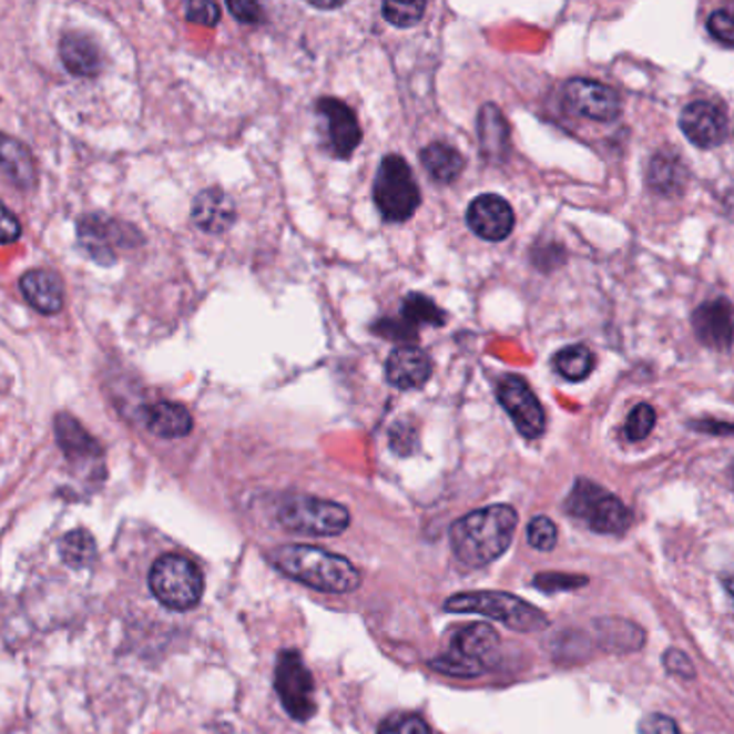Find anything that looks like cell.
Segmentation results:
<instances>
[{"label":"cell","mask_w":734,"mask_h":734,"mask_svg":"<svg viewBox=\"0 0 734 734\" xmlns=\"http://www.w3.org/2000/svg\"><path fill=\"white\" fill-rule=\"evenodd\" d=\"M519 514L509 504H493L457 519L450 528V546L466 567H485L498 560L513 543Z\"/></svg>","instance_id":"1"},{"label":"cell","mask_w":734,"mask_h":734,"mask_svg":"<svg viewBox=\"0 0 734 734\" xmlns=\"http://www.w3.org/2000/svg\"><path fill=\"white\" fill-rule=\"evenodd\" d=\"M269 562L295 582L322 592H354L363 584L358 569L338 553L313 546H283L267 553Z\"/></svg>","instance_id":"2"},{"label":"cell","mask_w":734,"mask_h":734,"mask_svg":"<svg viewBox=\"0 0 734 734\" xmlns=\"http://www.w3.org/2000/svg\"><path fill=\"white\" fill-rule=\"evenodd\" d=\"M500 635L489 624H468L452 633L450 646L440 657L429 661V665L448 676L475 679L491 670L498 660Z\"/></svg>","instance_id":"3"},{"label":"cell","mask_w":734,"mask_h":734,"mask_svg":"<svg viewBox=\"0 0 734 734\" xmlns=\"http://www.w3.org/2000/svg\"><path fill=\"white\" fill-rule=\"evenodd\" d=\"M444 610L455 614H480L523 633L539 631L550 624L548 616L537 605L509 592H459L444 601Z\"/></svg>","instance_id":"4"},{"label":"cell","mask_w":734,"mask_h":734,"mask_svg":"<svg viewBox=\"0 0 734 734\" xmlns=\"http://www.w3.org/2000/svg\"><path fill=\"white\" fill-rule=\"evenodd\" d=\"M149 588L164 608L187 612L198 605L205 580L194 560L177 553H164L149 571Z\"/></svg>","instance_id":"5"},{"label":"cell","mask_w":734,"mask_h":734,"mask_svg":"<svg viewBox=\"0 0 734 734\" xmlns=\"http://www.w3.org/2000/svg\"><path fill=\"white\" fill-rule=\"evenodd\" d=\"M276 521L304 537H338L349 528L351 514L332 500L313 496H287L276 507Z\"/></svg>","instance_id":"6"},{"label":"cell","mask_w":734,"mask_h":734,"mask_svg":"<svg viewBox=\"0 0 734 734\" xmlns=\"http://www.w3.org/2000/svg\"><path fill=\"white\" fill-rule=\"evenodd\" d=\"M373 201L384 221L405 222L416 214L420 190L401 155L390 153L381 160L373 184Z\"/></svg>","instance_id":"7"},{"label":"cell","mask_w":734,"mask_h":734,"mask_svg":"<svg viewBox=\"0 0 734 734\" xmlns=\"http://www.w3.org/2000/svg\"><path fill=\"white\" fill-rule=\"evenodd\" d=\"M567 511L584 519L599 534H623L631 523V513L623 502L587 478H580L573 485V491L567 498Z\"/></svg>","instance_id":"8"},{"label":"cell","mask_w":734,"mask_h":734,"mask_svg":"<svg viewBox=\"0 0 734 734\" xmlns=\"http://www.w3.org/2000/svg\"><path fill=\"white\" fill-rule=\"evenodd\" d=\"M78 239L86 255L102 265H112L121 251L143 244L141 231L128 222L114 221L106 214L82 216L78 221Z\"/></svg>","instance_id":"9"},{"label":"cell","mask_w":734,"mask_h":734,"mask_svg":"<svg viewBox=\"0 0 734 734\" xmlns=\"http://www.w3.org/2000/svg\"><path fill=\"white\" fill-rule=\"evenodd\" d=\"M274 687L281 696L285 711L297 720L306 722L315 715V681L310 670L297 651H283L274 667Z\"/></svg>","instance_id":"10"},{"label":"cell","mask_w":734,"mask_h":734,"mask_svg":"<svg viewBox=\"0 0 734 734\" xmlns=\"http://www.w3.org/2000/svg\"><path fill=\"white\" fill-rule=\"evenodd\" d=\"M498 401L507 409L517 431L528 438L537 440L546 431V409L532 388L517 375H509L498 384Z\"/></svg>","instance_id":"11"},{"label":"cell","mask_w":734,"mask_h":734,"mask_svg":"<svg viewBox=\"0 0 734 734\" xmlns=\"http://www.w3.org/2000/svg\"><path fill=\"white\" fill-rule=\"evenodd\" d=\"M564 104L580 116H587L590 121L608 123L614 121L621 114V98L619 93L597 80L588 78H573L564 84L562 91Z\"/></svg>","instance_id":"12"},{"label":"cell","mask_w":734,"mask_h":734,"mask_svg":"<svg viewBox=\"0 0 734 734\" xmlns=\"http://www.w3.org/2000/svg\"><path fill=\"white\" fill-rule=\"evenodd\" d=\"M681 130L692 145L700 149L720 147L731 134L728 116L713 102H692L681 112Z\"/></svg>","instance_id":"13"},{"label":"cell","mask_w":734,"mask_h":734,"mask_svg":"<svg viewBox=\"0 0 734 734\" xmlns=\"http://www.w3.org/2000/svg\"><path fill=\"white\" fill-rule=\"evenodd\" d=\"M694 332L702 345L728 351L734 343V304L726 297L708 299L700 304L692 317Z\"/></svg>","instance_id":"14"},{"label":"cell","mask_w":734,"mask_h":734,"mask_svg":"<svg viewBox=\"0 0 734 734\" xmlns=\"http://www.w3.org/2000/svg\"><path fill=\"white\" fill-rule=\"evenodd\" d=\"M468 226L485 242H502L513 233L514 214L498 194H480L468 207Z\"/></svg>","instance_id":"15"},{"label":"cell","mask_w":734,"mask_h":734,"mask_svg":"<svg viewBox=\"0 0 734 734\" xmlns=\"http://www.w3.org/2000/svg\"><path fill=\"white\" fill-rule=\"evenodd\" d=\"M317 112L324 116L328 125L332 153L340 160L351 157V153L363 143V130L356 119V112L336 98L319 100Z\"/></svg>","instance_id":"16"},{"label":"cell","mask_w":734,"mask_h":734,"mask_svg":"<svg viewBox=\"0 0 734 734\" xmlns=\"http://www.w3.org/2000/svg\"><path fill=\"white\" fill-rule=\"evenodd\" d=\"M434 373V363L416 345L397 347L386 363V379L397 390H416L422 388Z\"/></svg>","instance_id":"17"},{"label":"cell","mask_w":734,"mask_h":734,"mask_svg":"<svg viewBox=\"0 0 734 734\" xmlns=\"http://www.w3.org/2000/svg\"><path fill=\"white\" fill-rule=\"evenodd\" d=\"M237 221L233 198L218 187H207L196 194L192 203V222L196 228L210 235H221Z\"/></svg>","instance_id":"18"},{"label":"cell","mask_w":734,"mask_h":734,"mask_svg":"<svg viewBox=\"0 0 734 734\" xmlns=\"http://www.w3.org/2000/svg\"><path fill=\"white\" fill-rule=\"evenodd\" d=\"M20 292L24 299L41 313L57 315L65 304V289L59 274L50 269H31L20 278Z\"/></svg>","instance_id":"19"},{"label":"cell","mask_w":734,"mask_h":734,"mask_svg":"<svg viewBox=\"0 0 734 734\" xmlns=\"http://www.w3.org/2000/svg\"><path fill=\"white\" fill-rule=\"evenodd\" d=\"M54 429H57L59 446L63 448L65 457L74 466H89V463L102 461L100 444L84 431V427L75 420L74 416H70L65 411L59 414L54 420Z\"/></svg>","instance_id":"20"},{"label":"cell","mask_w":734,"mask_h":734,"mask_svg":"<svg viewBox=\"0 0 734 734\" xmlns=\"http://www.w3.org/2000/svg\"><path fill=\"white\" fill-rule=\"evenodd\" d=\"M143 418L149 431L164 440H177L192 434L194 420L192 414L182 404L157 401L143 409Z\"/></svg>","instance_id":"21"},{"label":"cell","mask_w":734,"mask_h":734,"mask_svg":"<svg viewBox=\"0 0 734 734\" xmlns=\"http://www.w3.org/2000/svg\"><path fill=\"white\" fill-rule=\"evenodd\" d=\"M509 125L504 114L493 104H485L478 112V141L480 151L491 162H504L511 149Z\"/></svg>","instance_id":"22"},{"label":"cell","mask_w":734,"mask_h":734,"mask_svg":"<svg viewBox=\"0 0 734 734\" xmlns=\"http://www.w3.org/2000/svg\"><path fill=\"white\" fill-rule=\"evenodd\" d=\"M690 180V171L685 162L674 153H655L649 171H646V184L663 196L681 194L683 187Z\"/></svg>","instance_id":"23"},{"label":"cell","mask_w":734,"mask_h":734,"mask_svg":"<svg viewBox=\"0 0 734 734\" xmlns=\"http://www.w3.org/2000/svg\"><path fill=\"white\" fill-rule=\"evenodd\" d=\"M61 61L74 75H95L102 68V54L93 39L84 33H68L61 39Z\"/></svg>","instance_id":"24"},{"label":"cell","mask_w":734,"mask_h":734,"mask_svg":"<svg viewBox=\"0 0 734 734\" xmlns=\"http://www.w3.org/2000/svg\"><path fill=\"white\" fill-rule=\"evenodd\" d=\"M420 162L425 171L438 184H452L463 173V155L448 143H431L420 151Z\"/></svg>","instance_id":"25"},{"label":"cell","mask_w":734,"mask_h":734,"mask_svg":"<svg viewBox=\"0 0 734 734\" xmlns=\"http://www.w3.org/2000/svg\"><path fill=\"white\" fill-rule=\"evenodd\" d=\"M2 173L20 190H31L35 184V164L31 151L11 136L2 139Z\"/></svg>","instance_id":"26"},{"label":"cell","mask_w":734,"mask_h":734,"mask_svg":"<svg viewBox=\"0 0 734 734\" xmlns=\"http://www.w3.org/2000/svg\"><path fill=\"white\" fill-rule=\"evenodd\" d=\"M401 319L416 330L420 326L441 328L446 324V315L440 306L431 297L422 294H409L405 297L401 304Z\"/></svg>","instance_id":"27"},{"label":"cell","mask_w":734,"mask_h":734,"mask_svg":"<svg viewBox=\"0 0 734 734\" xmlns=\"http://www.w3.org/2000/svg\"><path fill=\"white\" fill-rule=\"evenodd\" d=\"M553 368L569 381H582L594 368V356L584 345H571L553 356Z\"/></svg>","instance_id":"28"},{"label":"cell","mask_w":734,"mask_h":734,"mask_svg":"<svg viewBox=\"0 0 734 734\" xmlns=\"http://www.w3.org/2000/svg\"><path fill=\"white\" fill-rule=\"evenodd\" d=\"M657 422V414L653 409V405L640 404L635 405L624 422V436L629 441H642L649 438V434L655 429Z\"/></svg>","instance_id":"29"},{"label":"cell","mask_w":734,"mask_h":734,"mask_svg":"<svg viewBox=\"0 0 734 734\" xmlns=\"http://www.w3.org/2000/svg\"><path fill=\"white\" fill-rule=\"evenodd\" d=\"M427 4L425 2H384V18L399 29H409L420 22Z\"/></svg>","instance_id":"30"},{"label":"cell","mask_w":734,"mask_h":734,"mask_svg":"<svg viewBox=\"0 0 734 734\" xmlns=\"http://www.w3.org/2000/svg\"><path fill=\"white\" fill-rule=\"evenodd\" d=\"M93 551H95L93 539L82 530L68 534L61 543V553H63L65 562L72 567H84L91 560Z\"/></svg>","instance_id":"31"},{"label":"cell","mask_w":734,"mask_h":734,"mask_svg":"<svg viewBox=\"0 0 734 734\" xmlns=\"http://www.w3.org/2000/svg\"><path fill=\"white\" fill-rule=\"evenodd\" d=\"M377 734H431V728L427 726V722L418 715L411 713H395L390 717H386Z\"/></svg>","instance_id":"32"},{"label":"cell","mask_w":734,"mask_h":734,"mask_svg":"<svg viewBox=\"0 0 734 734\" xmlns=\"http://www.w3.org/2000/svg\"><path fill=\"white\" fill-rule=\"evenodd\" d=\"M528 543L539 551H550L558 543V528L550 517H534L528 523Z\"/></svg>","instance_id":"33"},{"label":"cell","mask_w":734,"mask_h":734,"mask_svg":"<svg viewBox=\"0 0 734 734\" xmlns=\"http://www.w3.org/2000/svg\"><path fill=\"white\" fill-rule=\"evenodd\" d=\"M706 29L711 33V38L717 39L724 45L734 48V13L728 9H717L711 13Z\"/></svg>","instance_id":"34"},{"label":"cell","mask_w":734,"mask_h":734,"mask_svg":"<svg viewBox=\"0 0 734 734\" xmlns=\"http://www.w3.org/2000/svg\"><path fill=\"white\" fill-rule=\"evenodd\" d=\"M375 332L381 334L384 338L393 340V343H404V345H414V340L418 338V330L411 328L409 324H405L404 319H381L375 324Z\"/></svg>","instance_id":"35"},{"label":"cell","mask_w":734,"mask_h":734,"mask_svg":"<svg viewBox=\"0 0 734 734\" xmlns=\"http://www.w3.org/2000/svg\"><path fill=\"white\" fill-rule=\"evenodd\" d=\"M588 580L584 575H567V573H541L534 580V587L546 592H558V590H575L587 587Z\"/></svg>","instance_id":"36"},{"label":"cell","mask_w":734,"mask_h":734,"mask_svg":"<svg viewBox=\"0 0 734 734\" xmlns=\"http://www.w3.org/2000/svg\"><path fill=\"white\" fill-rule=\"evenodd\" d=\"M185 20L201 27H216L221 22V7L216 2H190L185 7Z\"/></svg>","instance_id":"37"},{"label":"cell","mask_w":734,"mask_h":734,"mask_svg":"<svg viewBox=\"0 0 734 734\" xmlns=\"http://www.w3.org/2000/svg\"><path fill=\"white\" fill-rule=\"evenodd\" d=\"M226 7L235 16V20H239V22H246V24L265 22V11L257 2L242 0V2H226Z\"/></svg>","instance_id":"38"},{"label":"cell","mask_w":734,"mask_h":734,"mask_svg":"<svg viewBox=\"0 0 734 734\" xmlns=\"http://www.w3.org/2000/svg\"><path fill=\"white\" fill-rule=\"evenodd\" d=\"M663 665L676 674V676H683V679H694L696 676V670H694V663L690 661V657L676 649H670L665 651L663 655Z\"/></svg>","instance_id":"39"},{"label":"cell","mask_w":734,"mask_h":734,"mask_svg":"<svg viewBox=\"0 0 734 734\" xmlns=\"http://www.w3.org/2000/svg\"><path fill=\"white\" fill-rule=\"evenodd\" d=\"M640 734H683L676 722L667 715L653 713L640 722Z\"/></svg>","instance_id":"40"},{"label":"cell","mask_w":734,"mask_h":734,"mask_svg":"<svg viewBox=\"0 0 734 734\" xmlns=\"http://www.w3.org/2000/svg\"><path fill=\"white\" fill-rule=\"evenodd\" d=\"M20 235H22L20 221L11 214L9 207H2V242L13 244V242L20 239Z\"/></svg>","instance_id":"41"},{"label":"cell","mask_w":734,"mask_h":734,"mask_svg":"<svg viewBox=\"0 0 734 734\" xmlns=\"http://www.w3.org/2000/svg\"><path fill=\"white\" fill-rule=\"evenodd\" d=\"M694 427L700 429V431H704V434H722L720 429H724V434H734V425H724L722 427V425H715V422H708V425L706 422H696Z\"/></svg>","instance_id":"42"},{"label":"cell","mask_w":734,"mask_h":734,"mask_svg":"<svg viewBox=\"0 0 734 734\" xmlns=\"http://www.w3.org/2000/svg\"><path fill=\"white\" fill-rule=\"evenodd\" d=\"M726 590H728V594H731V599H733L734 603V575L733 578H728V580H726Z\"/></svg>","instance_id":"43"},{"label":"cell","mask_w":734,"mask_h":734,"mask_svg":"<svg viewBox=\"0 0 734 734\" xmlns=\"http://www.w3.org/2000/svg\"><path fill=\"white\" fill-rule=\"evenodd\" d=\"M733 478H734V466H733Z\"/></svg>","instance_id":"44"}]
</instances>
